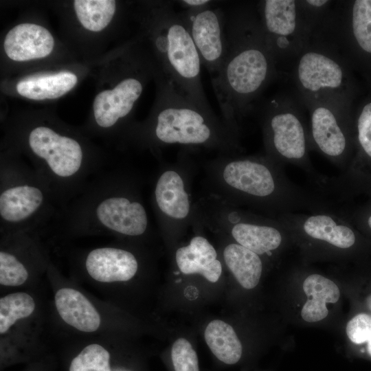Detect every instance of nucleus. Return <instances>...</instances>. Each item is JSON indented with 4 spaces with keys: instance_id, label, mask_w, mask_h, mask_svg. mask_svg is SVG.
<instances>
[{
    "instance_id": "f257e3e1",
    "label": "nucleus",
    "mask_w": 371,
    "mask_h": 371,
    "mask_svg": "<svg viewBox=\"0 0 371 371\" xmlns=\"http://www.w3.org/2000/svg\"><path fill=\"white\" fill-rule=\"evenodd\" d=\"M225 11L227 52L211 81L223 121L238 132L239 121L281 76L264 36L256 1L236 2Z\"/></svg>"
},
{
    "instance_id": "f03ea898",
    "label": "nucleus",
    "mask_w": 371,
    "mask_h": 371,
    "mask_svg": "<svg viewBox=\"0 0 371 371\" xmlns=\"http://www.w3.org/2000/svg\"><path fill=\"white\" fill-rule=\"evenodd\" d=\"M136 183L116 171H101L51 223L68 236L112 234L141 237L149 219Z\"/></svg>"
},
{
    "instance_id": "7ed1b4c3",
    "label": "nucleus",
    "mask_w": 371,
    "mask_h": 371,
    "mask_svg": "<svg viewBox=\"0 0 371 371\" xmlns=\"http://www.w3.org/2000/svg\"><path fill=\"white\" fill-rule=\"evenodd\" d=\"M222 178L236 199L274 218L284 213L330 210L324 195L293 183L283 167L266 155L229 158L225 161Z\"/></svg>"
},
{
    "instance_id": "20e7f679",
    "label": "nucleus",
    "mask_w": 371,
    "mask_h": 371,
    "mask_svg": "<svg viewBox=\"0 0 371 371\" xmlns=\"http://www.w3.org/2000/svg\"><path fill=\"white\" fill-rule=\"evenodd\" d=\"M158 98L153 117L144 131L156 144L240 149L238 132L204 111L183 95L161 69Z\"/></svg>"
},
{
    "instance_id": "39448f33",
    "label": "nucleus",
    "mask_w": 371,
    "mask_h": 371,
    "mask_svg": "<svg viewBox=\"0 0 371 371\" xmlns=\"http://www.w3.org/2000/svg\"><path fill=\"white\" fill-rule=\"evenodd\" d=\"M175 4L159 1L150 12V38L160 69L189 100L214 113L203 88L200 56Z\"/></svg>"
},
{
    "instance_id": "423d86ee",
    "label": "nucleus",
    "mask_w": 371,
    "mask_h": 371,
    "mask_svg": "<svg viewBox=\"0 0 371 371\" xmlns=\"http://www.w3.org/2000/svg\"><path fill=\"white\" fill-rule=\"evenodd\" d=\"M59 207L44 178L14 157L0 166L1 234L34 232L54 219Z\"/></svg>"
},
{
    "instance_id": "0eeeda50",
    "label": "nucleus",
    "mask_w": 371,
    "mask_h": 371,
    "mask_svg": "<svg viewBox=\"0 0 371 371\" xmlns=\"http://www.w3.org/2000/svg\"><path fill=\"white\" fill-rule=\"evenodd\" d=\"M259 112L265 155L283 168L294 165L302 169L319 189L326 176L311 161L308 111L297 94L278 93L260 104Z\"/></svg>"
},
{
    "instance_id": "6e6552de",
    "label": "nucleus",
    "mask_w": 371,
    "mask_h": 371,
    "mask_svg": "<svg viewBox=\"0 0 371 371\" xmlns=\"http://www.w3.org/2000/svg\"><path fill=\"white\" fill-rule=\"evenodd\" d=\"M288 74L300 100H337L350 103L352 96L349 65L329 42L313 33Z\"/></svg>"
},
{
    "instance_id": "1a4fd4ad",
    "label": "nucleus",
    "mask_w": 371,
    "mask_h": 371,
    "mask_svg": "<svg viewBox=\"0 0 371 371\" xmlns=\"http://www.w3.org/2000/svg\"><path fill=\"white\" fill-rule=\"evenodd\" d=\"M261 28L280 76L288 74L309 43L316 25L301 0L256 1Z\"/></svg>"
},
{
    "instance_id": "9d476101",
    "label": "nucleus",
    "mask_w": 371,
    "mask_h": 371,
    "mask_svg": "<svg viewBox=\"0 0 371 371\" xmlns=\"http://www.w3.org/2000/svg\"><path fill=\"white\" fill-rule=\"evenodd\" d=\"M302 103L309 115L311 150L346 169L353 146L350 103L337 100Z\"/></svg>"
},
{
    "instance_id": "9b49d317",
    "label": "nucleus",
    "mask_w": 371,
    "mask_h": 371,
    "mask_svg": "<svg viewBox=\"0 0 371 371\" xmlns=\"http://www.w3.org/2000/svg\"><path fill=\"white\" fill-rule=\"evenodd\" d=\"M276 218L289 235L306 243L321 244L341 251L353 247L357 240L349 223L330 210L284 213Z\"/></svg>"
},
{
    "instance_id": "f8f14e48",
    "label": "nucleus",
    "mask_w": 371,
    "mask_h": 371,
    "mask_svg": "<svg viewBox=\"0 0 371 371\" xmlns=\"http://www.w3.org/2000/svg\"><path fill=\"white\" fill-rule=\"evenodd\" d=\"M214 4L179 12L196 48L202 65L211 76L219 71L227 45L225 11L214 7Z\"/></svg>"
},
{
    "instance_id": "ddd939ff",
    "label": "nucleus",
    "mask_w": 371,
    "mask_h": 371,
    "mask_svg": "<svg viewBox=\"0 0 371 371\" xmlns=\"http://www.w3.org/2000/svg\"><path fill=\"white\" fill-rule=\"evenodd\" d=\"M334 21L339 41L350 56H371V0L335 1Z\"/></svg>"
},
{
    "instance_id": "4468645a",
    "label": "nucleus",
    "mask_w": 371,
    "mask_h": 371,
    "mask_svg": "<svg viewBox=\"0 0 371 371\" xmlns=\"http://www.w3.org/2000/svg\"><path fill=\"white\" fill-rule=\"evenodd\" d=\"M232 221L231 235L236 243L260 256H272L289 234L276 218L240 212Z\"/></svg>"
},
{
    "instance_id": "2eb2a0df",
    "label": "nucleus",
    "mask_w": 371,
    "mask_h": 371,
    "mask_svg": "<svg viewBox=\"0 0 371 371\" xmlns=\"http://www.w3.org/2000/svg\"><path fill=\"white\" fill-rule=\"evenodd\" d=\"M83 263L87 274L103 283L128 281L139 269L138 260L133 252L114 246L91 249L86 254Z\"/></svg>"
},
{
    "instance_id": "dca6fc26",
    "label": "nucleus",
    "mask_w": 371,
    "mask_h": 371,
    "mask_svg": "<svg viewBox=\"0 0 371 371\" xmlns=\"http://www.w3.org/2000/svg\"><path fill=\"white\" fill-rule=\"evenodd\" d=\"M142 91L141 80L128 76L123 78L113 89L99 93L93 102L96 124L104 129L113 128L120 120L131 113Z\"/></svg>"
},
{
    "instance_id": "f3484780",
    "label": "nucleus",
    "mask_w": 371,
    "mask_h": 371,
    "mask_svg": "<svg viewBox=\"0 0 371 371\" xmlns=\"http://www.w3.org/2000/svg\"><path fill=\"white\" fill-rule=\"evenodd\" d=\"M54 41L45 27L22 23L10 30L4 40V50L10 59L26 61L44 58L53 50Z\"/></svg>"
},
{
    "instance_id": "a211bd4d",
    "label": "nucleus",
    "mask_w": 371,
    "mask_h": 371,
    "mask_svg": "<svg viewBox=\"0 0 371 371\" xmlns=\"http://www.w3.org/2000/svg\"><path fill=\"white\" fill-rule=\"evenodd\" d=\"M153 200L157 212L164 217L181 221L190 214V196L181 175L174 170H164L158 177Z\"/></svg>"
},
{
    "instance_id": "6ab92c4d",
    "label": "nucleus",
    "mask_w": 371,
    "mask_h": 371,
    "mask_svg": "<svg viewBox=\"0 0 371 371\" xmlns=\"http://www.w3.org/2000/svg\"><path fill=\"white\" fill-rule=\"evenodd\" d=\"M216 258L213 245L201 236L193 237L188 245L179 248L175 254L181 272L202 275L211 282H217L222 273V265Z\"/></svg>"
},
{
    "instance_id": "aec40b11",
    "label": "nucleus",
    "mask_w": 371,
    "mask_h": 371,
    "mask_svg": "<svg viewBox=\"0 0 371 371\" xmlns=\"http://www.w3.org/2000/svg\"><path fill=\"white\" fill-rule=\"evenodd\" d=\"M55 305L61 319L68 325L85 333L96 331L101 317L92 303L79 291L64 287L55 294Z\"/></svg>"
},
{
    "instance_id": "412c9836",
    "label": "nucleus",
    "mask_w": 371,
    "mask_h": 371,
    "mask_svg": "<svg viewBox=\"0 0 371 371\" xmlns=\"http://www.w3.org/2000/svg\"><path fill=\"white\" fill-rule=\"evenodd\" d=\"M303 290L309 297L301 315L308 322H316L328 314L326 303H336L340 296L338 286L331 280L317 273L311 274L303 282Z\"/></svg>"
},
{
    "instance_id": "4be33fe9",
    "label": "nucleus",
    "mask_w": 371,
    "mask_h": 371,
    "mask_svg": "<svg viewBox=\"0 0 371 371\" xmlns=\"http://www.w3.org/2000/svg\"><path fill=\"white\" fill-rule=\"evenodd\" d=\"M77 81V76L68 71L34 75L20 80L16 90L21 95L32 100L55 99L72 89Z\"/></svg>"
},
{
    "instance_id": "5701e85b",
    "label": "nucleus",
    "mask_w": 371,
    "mask_h": 371,
    "mask_svg": "<svg viewBox=\"0 0 371 371\" xmlns=\"http://www.w3.org/2000/svg\"><path fill=\"white\" fill-rule=\"evenodd\" d=\"M226 265L238 283L246 289L256 287L262 273L260 256L238 243L227 245L223 251Z\"/></svg>"
},
{
    "instance_id": "b1692460",
    "label": "nucleus",
    "mask_w": 371,
    "mask_h": 371,
    "mask_svg": "<svg viewBox=\"0 0 371 371\" xmlns=\"http://www.w3.org/2000/svg\"><path fill=\"white\" fill-rule=\"evenodd\" d=\"M204 336L210 349L220 361L234 364L240 360L242 344L229 324L222 320H213L207 326Z\"/></svg>"
},
{
    "instance_id": "393cba45",
    "label": "nucleus",
    "mask_w": 371,
    "mask_h": 371,
    "mask_svg": "<svg viewBox=\"0 0 371 371\" xmlns=\"http://www.w3.org/2000/svg\"><path fill=\"white\" fill-rule=\"evenodd\" d=\"M74 5L80 23L92 32L105 28L116 10V3L113 0H76Z\"/></svg>"
},
{
    "instance_id": "a878e982",
    "label": "nucleus",
    "mask_w": 371,
    "mask_h": 371,
    "mask_svg": "<svg viewBox=\"0 0 371 371\" xmlns=\"http://www.w3.org/2000/svg\"><path fill=\"white\" fill-rule=\"evenodd\" d=\"M36 308L34 298L25 292L8 294L0 299V333L5 334L19 320L30 317Z\"/></svg>"
},
{
    "instance_id": "bb28decb",
    "label": "nucleus",
    "mask_w": 371,
    "mask_h": 371,
    "mask_svg": "<svg viewBox=\"0 0 371 371\" xmlns=\"http://www.w3.org/2000/svg\"><path fill=\"white\" fill-rule=\"evenodd\" d=\"M69 371H111L109 352L100 344H89L73 359Z\"/></svg>"
},
{
    "instance_id": "cd10ccee",
    "label": "nucleus",
    "mask_w": 371,
    "mask_h": 371,
    "mask_svg": "<svg viewBox=\"0 0 371 371\" xmlns=\"http://www.w3.org/2000/svg\"><path fill=\"white\" fill-rule=\"evenodd\" d=\"M171 359L175 371H199L197 355L186 339L179 338L174 342Z\"/></svg>"
},
{
    "instance_id": "c85d7f7f",
    "label": "nucleus",
    "mask_w": 371,
    "mask_h": 371,
    "mask_svg": "<svg viewBox=\"0 0 371 371\" xmlns=\"http://www.w3.org/2000/svg\"><path fill=\"white\" fill-rule=\"evenodd\" d=\"M355 126L361 156L371 161V101L366 103L358 113Z\"/></svg>"
},
{
    "instance_id": "c756f323",
    "label": "nucleus",
    "mask_w": 371,
    "mask_h": 371,
    "mask_svg": "<svg viewBox=\"0 0 371 371\" xmlns=\"http://www.w3.org/2000/svg\"><path fill=\"white\" fill-rule=\"evenodd\" d=\"M346 334L349 339L355 344H362L371 337V315L359 313L352 317L347 324Z\"/></svg>"
},
{
    "instance_id": "7c9ffc66",
    "label": "nucleus",
    "mask_w": 371,
    "mask_h": 371,
    "mask_svg": "<svg viewBox=\"0 0 371 371\" xmlns=\"http://www.w3.org/2000/svg\"><path fill=\"white\" fill-rule=\"evenodd\" d=\"M176 2H177L183 10H194L210 6L214 4L215 1L210 0H182L177 1Z\"/></svg>"
},
{
    "instance_id": "2f4dec72",
    "label": "nucleus",
    "mask_w": 371,
    "mask_h": 371,
    "mask_svg": "<svg viewBox=\"0 0 371 371\" xmlns=\"http://www.w3.org/2000/svg\"><path fill=\"white\" fill-rule=\"evenodd\" d=\"M365 224L369 230L371 231V212L368 213L365 218Z\"/></svg>"
},
{
    "instance_id": "473e14b6",
    "label": "nucleus",
    "mask_w": 371,
    "mask_h": 371,
    "mask_svg": "<svg viewBox=\"0 0 371 371\" xmlns=\"http://www.w3.org/2000/svg\"><path fill=\"white\" fill-rule=\"evenodd\" d=\"M367 342H368V345H367L368 352L371 356V337H370V339H368Z\"/></svg>"
},
{
    "instance_id": "72a5a7b5",
    "label": "nucleus",
    "mask_w": 371,
    "mask_h": 371,
    "mask_svg": "<svg viewBox=\"0 0 371 371\" xmlns=\"http://www.w3.org/2000/svg\"><path fill=\"white\" fill-rule=\"evenodd\" d=\"M366 303H367V305H368V308L370 309V311H371V294H370L367 299H366Z\"/></svg>"
}]
</instances>
